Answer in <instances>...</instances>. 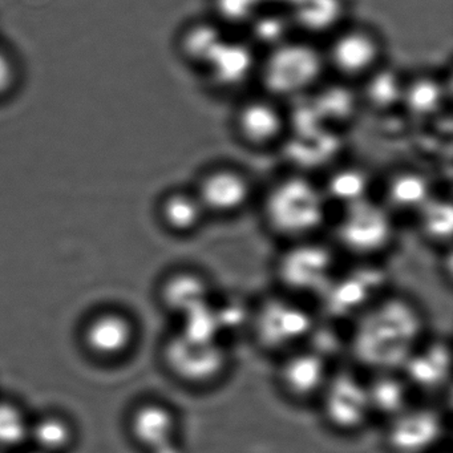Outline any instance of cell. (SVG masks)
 <instances>
[{"instance_id":"obj_1","label":"cell","mask_w":453,"mask_h":453,"mask_svg":"<svg viewBox=\"0 0 453 453\" xmlns=\"http://www.w3.org/2000/svg\"><path fill=\"white\" fill-rule=\"evenodd\" d=\"M347 335L359 367L370 373L400 371L426 339V318L415 302L387 293L349 325Z\"/></svg>"},{"instance_id":"obj_2","label":"cell","mask_w":453,"mask_h":453,"mask_svg":"<svg viewBox=\"0 0 453 453\" xmlns=\"http://www.w3.org/2000/svg\"><path fill=\"white\" fill-rule=\"evenodd\" d=\"M328 75L322 43L294 35L259 57L262 94L286 103L317 91Z\"/></svg>"},{"instance_id":"obj_3","label":"cell","mask_w":453,"mask_h":453,"mask_svg":"<svg viewBox=\"0 0 453 453\" xmlns=\"http://www.w3.org/2000/svg\"><path fill=\"white\" fill-rule=\"evenodd\" d=\"M330 203L310 180L288 177L272 185L262 203L267 229L286 243L318 238L327 225Z\"/></svg>"},{"instance_id":"obj_4","label":"cell","mask_w":453,"mask_h":453,"mask_svg":"<svg viewBox=\"0 0 453 453\" xmlns=\"http://www.w3.org/2000/svg\"><path fill=\"white\" fill-rule=\"evenodd\" d=\"M317 319L302 299L282 293L251 309L249 331L265 352L282 357L306 346Z\"/></svg>"},{"instance_id":"obj_5","label":"cell","mask_w":453,"mask_h":453,"mask_svg":"<svg viewBox=\"0 0 453 453\" xmlns=\"http://www.w3.org/2000/svg\"><path fill=\"white\" fill-rule=\"evenodd\" d=\"M328 75L344 83H363L386 65L381 34L365 23L347 22L322 43Z\"/></svg>"},{"instance_id":"obj_6","label":"cell","mask_w":453,"mask_h":453,"mask_svg":"<svg viewBox=\"0 0 453 453\" xmlns=\"http://www.w3.org/2000/svg\"><path fill=\"white\" fill-rule=\"evenodd\" d=\"M341 269L336 246L319 238L286 245L275 262V275L285 294L296 298L317 299Z\"/></svg>"},{"instance_id":"obj_7","label":"cell","mask_w":453,"mask_h":453,"mask_svg":"<svg viewBox=\"0 0 453 453\" xmlns=\"http://www.w3.org/2000/svg\"><path fill=\"white\" fill-rule=\"evenodd\" d=\"M163 357L177 380L197 389L219 384L232 365V352L226 342L196 338L179 330L164 344Z\"/></svg>"},{"instance_id":"obj_8","label":"cell","mask_w":453,"mask_h":453,"mask_svg":"<svg viewBox=\"0 0 453 453\" xmlns=\"http://www.w3.org/2000/svg\"><path fill=\"white\" fill-rule=\"evenodd\" d=\"M386 273L375 261H359L349 269H339L317 301L325 319L351 325L386 296Z\"/></svg>"},{"instance_id":"obj_9","label":"cell","mask_w":453,"mask_h":453,"mask_svg":"<svg viewBox=\"0 0 453 453\" xmlns=\"http://www.w3.org/2000/svg\"><path fill=\"white\" fill-rule=\"evenodd\" d=\"M395 234V214L371 198L342 209L335 224V245L357 261H375L391 248Z\"/></svg>"},{"instance_id":"obj_10","label":"cell","mask_w":453,"mask_h":453,"mask_svg":"<svg viewBox=\"0 0 453 453\" xmlns=\"http://www.w3.org/2000/svg\"><path fill=\"white\" fill-rule=\"evenodd\" d=\"M318 403L325 423L339 434H357L373 418L367 378L357 371H333Z\"/></svg>"},{"instance_id":"obj_11","label":"cell","mask_w":453,"mask_h":453,"mask_svg":"<svg viewBox=\"0 0 453 453\" xmlns=\"http://www.w3.org/2000/svg\"><path fill=\"white\" fill-rule=\"evenodd\" d=\"M235 139L250 150H274L290 131L285 103L265 94L251 95L238 103L232 118Z\"/></svg>"},{"instance_id":"obj_12","label":"cell","mask_w":453,"mask_h":453,"mask_svg":"<svg viewBox=\"0 0 453 453\" xmlns=\"http://www.w3.org/2000/svg\"><path fill=\"white\" fill-rule=\"evenodd\" d=\"M209 217L230 219L242 213L254 197L248 173L230 164H217L203 171L193 187Z\"/></svg>"},{"instance_id":"obj_13","label":"cell","mask_w":453,"mask_h":453,"mask_svg":"<svg viewBox=\"0 0 453 453\" xmlns=\"http://www.w3.org/2000/svg\"><path fill=\"white\" fill-rule=\"evenodd\" d=\"M444 434L445 418L439 408L412 403L387 420L386 442L392 453H429Z\"/></svg>"},{"instance_id":"obj_14","label":"cell","mask_w":453,"mask_h":453,"mask_svg":"<svg viewBox=\"0 0 453 453\" xmlns=\"http://www.w3.org/2000/svg\"><path fill=\"white\" fill-rule=\"evenodd\" d=\"M331 372L333 370L327 359L303 346L280 357L277 384L291 402H318Z\"/></svg>"},{"instance_id":"obj_15","label":"cell","mask_w":453,"mask_h":453,"mask_svg":"<svg viewBox=\"0 0 453 453\" xmlns=\"http://www.w3.org/2000/svg\"><path fill=\"white\" fill-rule=\"evenodd\" d=\"M179 413L158 400H147L132 411V439L148 453H185L180 439Z\"/></svg>"},{"instance_id":"obj_16","label":"cell","mask_w":453,"mask_h":453,"mask_svg":"<svg viewBox=\"0 0 453 453\" xmlns=\"http://www.w3.org/2000/svg\"><path fill=\"white\" fill-rule=\"evenodd\" d=\"M136 341L137 328L134 320L120 311L99 312L84 326V346L99 359H120L131 352Z\"/></svg>"},{"instance_id":"obj_17","label":"cell","mask_w":453,"mask_h":453,"mask_svg":"<svg viewBox=\"0 0 453 453\" xmlns=\"http://www.w3.org/2000/svg\"><path fill=\"white\" fill-rule=\"evenodd\" d=\"M261 54L248 41L227 39L203 71L208 86L217 91H235L256 79Z\"/></svg>"},{"instance_id":"obj_18","label":"cell","mask_w":453,"mask_h":453,"mask_svg":"<svg viewBox=\"0 0 453 453\" xmlns=\"http://www.w3.org/2000/svg\"><path fill=\"white\" fill-rule=\"evenodd\" d=\"M403 373L413 391H444L450 381V347L444 339H424L403 365Z\"/></svg>"},{"instance_id":"obj_19","label":"cell","mask_w":453,"mask_h":453,"mask_svg":"<svg viewBox=\"0 0 453 453\" xmlns=\"http://www.w3.org/2000/svg\"><path fill=\"white\" fill-rule=\"evenodd\" d=\"M288 14L296 35L323 43L349 22V0H293Z\"/></svg>"},{"instance_id":"obj_20","label":"cell","mask_w":453,"mask_h":453,"mask_svg":"<svg viewBox=\"0 0 453 453\" xmlns=\"http://www.w3.org/2000/svg\"><path fill=\"white\" fill-rule=\"evenodd\" d=\"M166 311L181 319L195 310L211 303L214 296L211 280L197 270L181 269L164 278L158 290Z\"/></svg>"},{"instance_id":"obj_21","label":"cell","mask_w":453,"mask_h":453,"mask_svg":"<svg viewBox=\"0 0 453 453\" xmlns=\"http://www.w3.org/2000/svg\"><path fill=\"white\" fill-rule=\"evenodd\" d=\"M229 39L226 28L213 18L193 20L180 33V57L189 67L203 73Z\"/></svg>"},{"instance_id":"obj_22","label":"cell","mask_w":453,"mask_h":453,"mask_svg":"<svg viewBox=\"0 0 453 453\" xmlns=\"http://www.w3.org/2000/svg\"><path fill=\"white\" fill-rule=\"evenodd\" d=\"M158 219L177 237H190L203 229L209 219L200 198L192 189L169 190L158 203Z\"/></svg>"},{"instance_id":"obj_23","label":"cell","mask_w":453,"mask_h":453,"mask_svg":"<svg viewBox=\"0 0 453 453\" xmlns=\"http://www.w3.org/2000/svg\"><path fill=\"white\" fill-rule=\"evenodd\" d=\"M434 196L431 181L423 173L403 169L387 180L383 203L394 214L415 216Z\"/></svg>"},{"instance_id":"obj_24","label":"cell","mask_w":453,"mask_h":453,"mask_svg":"<svg viewBox=\"0 0 453 453\" xmlns=\"http://www.w3.org/2000/svg\"><path fill=\"white\" fill-rule=\"evenodd\" d=\"M368 395L373 418H394L412 404L413 389L400 371L371 373L367 378Z\"/></svg>"},{"instance_id":"obj_25","label":"cell","mask_w":453,"mask_h":453,"mask_svg":"<svg viewBox=\"0 0 453 453\" xmlns=\"http://www.w3.org/2000/svg\"><path fill=\"white\" fill-rule=\"evenodd\" d=\"M322 188L330 205L336 203L341 211L371 198L370 176L359 168L336 169Z\"/></svg>"},{"instance_id":"obj_26","label":"cell","mask_w":453,"mask_h":453,"mask_svg":"<svg viewBox=\"0 0 453 453\" xmlns=\"http://www.w3.org/2000/svg\"><path fill=\"white\" fill-rule=\"evenodd\" d=\"M28 442L46 453H65L75 442V428L65 416L47 413L31 421Z\"/></svg>"},{"instance_id":"obj_27","label":"cell","mask_w":453,"mask_h":453,"mask_svg":"<svg viewBox=\"0 0 453 453\" xmlns=\"http://www.w3.org/2000/svg\"><path fill=\"white\" fill-rule=\"evenodd\" d=\"M413 217L424 240L440 248H449L453 232V211L449 200L434 196Z\"/></svg>"},{"instance_id":"obj_28","label":"cell","mask_w":453,"mask_h":453,"mask_svg":"<svg viewBox=\"0 0 453 453\" xmlns=\"http://www.w3.org/2000/svg\"><path fill=\"white\" fill-rule=\"evenodd\" d=\"M249 31V43L258 49L261 47L262 52L269 51L274 49L278 44L283 43L288 39L296 35L290 18H288V10H269L265 7L261 14L246 27Z\"/></svg>"},{"instance_id":"obj_29","label":"cell","mask_w":453,"mask_h":453,"mask_svg":"<svg viewBox=\"0 0 453 453\" xmlns=\"http://www.w3.org/2000/svg\"><path fill=\"white\" fill-rule=\"evenodd\" d=\"M402 102L412 115L418 118L432 116L444 103L441 83L429 75L405 81Z\"/></svg>"},{"instance_id":"obj_30","label":"cell","mask_w":453,"mask_h":453,"mask_svg":"<svg viewBox=\"0 0 453 453\" xmlns=\"http://www.w3.org/2000/svg\"><path fill=\"white\" fill-rule=\"evenodd\" d=\"M30 426V418L19 405L0 400V453L27 444Z\"/></svg>"},{"instance_id":"obj_31","label":"cell","mask_w":453,"mask_h":453,"mask_svg":"<svg viewBox=\"0 0 453 453\" xmlns=\"http://www.w3.org/2000/svg\"><path fill=\"white\" fill-rule=\"evenodd\" d=\"M266 4V0H211V18L222 27H242L246 30Z\"/></svg>"},{"instance_id":"obj_32","label":"cell","mask_w":453,"mask_h":453,"mask_svg":"<svg viewBox=\"0 0 453 453\" xmlns=\"http://www.w3.org/2000/svg\"><path fill=\"white\" fill-rule=\"evenodd\" d=\"M17 78V68L12 55L0 47V96L12 88Z\"/></svg>"},{"instance_id":"obj_33","label":"cell","mask_w":453,"mask_h":453,"mask_svg":"<svg viewBox=\"0 0 453 453\" xmlns=\"http://www.w3.org/2000/svg\"><path fill=\"white\" fill-rule=\"evenodd\" d=\"M26 453H46V452H42V450L35 449V448H31V449Z\"/></svg>"}]
</instances>
